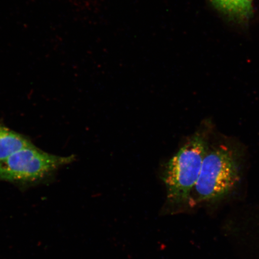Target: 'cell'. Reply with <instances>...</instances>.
<instances>
[{
    "label": "cell",
    "instance_id": "1",
    "mask_svg": "<svg viewBox=\"0 0 259 259\" xmlns=\"http://www.w3.org/2000/svg\"><path fill=\"white\" fill-rule=\"evenodd\" d=\"M206 154L205 141L201 135H196L167 162L163 180L169 203L178 205L189 200L191 190L198 180Z\"/></svg>",
    "mask_w": 259,
    "mask_h": 259
},
{
    "label": "cell",
    "instance_id": "2",
    "mask_svg": "<svg viewBox=\"0 0 259 259\" xmlns=\"http://www.w3.org/2000/svg\"><path fill=\"white\" fill-rule=\"evenodd\" d=\"M74 159V155L64 157L51 154L32 145L0 161V181L21 184L37 182Z\"/></svg>",
    "mask_w": 259,
    "mask_h": 259
},
{
    "label": "cell",
    "instance_id": "3",
    "mask_svg": "<svg viewBox=\"0 0 259 259\" xmlns=\"http://www.w3.org/2000/svg\"><path fill=\"white\" fill-rule=\"evenodd\" d=\"M238 166L235 155L226 148L206 154L195 185L200 200H211L225 195L238 179Z\"/></svg>",
    "mask_w": 259,
    "mask_h": 259
},
{
    "label": "cell",
    "instance_id": "4",
    "mask_svg": "<svg viewBox=\"0 0 259 259\" xmlns=\"http://www.w3.org/2000/svg\"><path fill=\"white\" fill-rule=\"evenodd\" d=\"M32 145L33 144L24 136L0 124V161Z\"/></svg>",
    "mask_w": 259,
    "mask_h": 259
},
{
    "label": "cell",
    "instance_id": "5",
    "mask_svg": "<svg viewBox=\"0 0 259 259\" xmlns=\"http://www.w3.org/2000/svg\"><path fill=\"white\" fill-rule=\"evenodd\" d=\"M253 0H212L215 7L225 14L238 18H247L252 11Z\"/></svg>",
    "mask_w": 259,
    "mask_h": 259
}]
</instances>
